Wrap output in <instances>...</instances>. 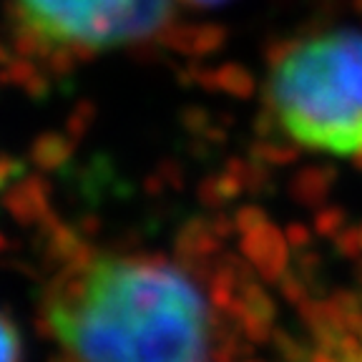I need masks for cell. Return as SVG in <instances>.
Here are the masks:
<instances>
[{
	"label": "cell",
	"mask_w": 362,
	"mask_h": 362,
	"mask_svg": "<svg viewBox=\"0 0 362 362\" xmlns=\"http://www.w3.org/2000/svg\"><path fill=\"white\" fill-rule=\"evenodd\" d=\"M45 317L74 362H211L206 300L164 257H74L51 284Z\"/></svg>",
	"instance_id": "cell-1"
},
{
	"label": "cell",
	"mask_w": 362,
	"mask_h": 362,
	"mask_svg": "<svg viewBox=\"0 0 362 362\" xmlns=\"http://www.w3.org/2000/svg\"><path fill=\"white\" fill-rule=\"evenodd\" d=\"M269 103L284 134L329 156H362V33L292 45L272 68Z\"/></svg>",
	"instance_id": "cell-2"
},
{
	"label": "cell",
	"mask_w": 362,
	"mask_h": 362,
	"mask_svg": "<svg viewBox=\"0 0 362 362\" xmlns=\"http://www.w3.org/2000/svg\"><path fill=\"white\" fill-rule=\"evenodd\" d=\"M23 28L35 40L76 53H96L153 35L169 0H16Z\"/></svg>",
	"instance_id": "cell-3"
},
{
	"label": "cell",
	"mask_w": 362,
	"mask_h": 362,
	"mask_svg": "<svg viewBox=\"0 0 362 362\" xmlns=\"http://www.w3.org/2000/svg\"><path fill=\"white\" fill-rule=\"evenodd\" d=\"M0 362H21V334L0 312Z\"/></svg>",
	"instance_id": "cell-4"
},
{
	"label": "cell",
	"mask_w": 362,
	"mask_h": 362,
	"mask_svg": "<svg viewBox=\"0 0 362 362\" xmlns=\"http://www.w3.org/2000/svg\"><path fill=\"white\" fill-rule=\"evenodd\" d=\"M197 6H216V3H224V0H192Z\"/></svg>",
	"instance_id": "cell-5"
},
{
	"label": "cell",
	"mask_w": 362,
	"mask_h": 362,
	"mask_svg": "<svg viewBox=\"0 0 362 362\" xmlns=\"http://www.w3.org/2000/svg\"><path fill=\"white\" fill-rule=\"evenodd\" d=\"M357 362H362V352H360V357H357Z\"/></svg>",
	"instance_id": "cell-6"
}]
</instances>
